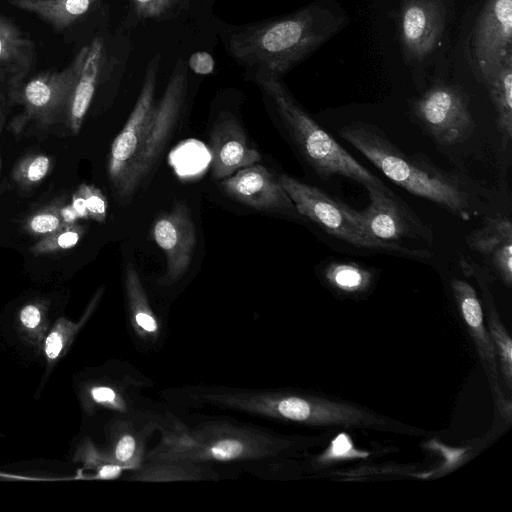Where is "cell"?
<instances>
[{"instance_id": "e575fe53", "label": "cell", "mask_w": 512, "mask_h": 512, "mask_svg": "<svg viewBox=\"0 0 512 512\" xmlns=\"http://www.w3.org/2000/svg\"><path fill=\"white\" fill-rule=\"evenodd\" d=\"M77 191L84 198L88 217L97 222H104L107 215L108 202L102 191L90 184H81Z\"/></svg>"}, {"instance_id": "9c48e42d", "label": "cell", "mask_w": 512, "mask_h": 512, "mask_svg": "<svg viewBox=\"0 0 512 512\" xmlns=\"http://www.w3.org/2000/svg\"><path fill=\"white\" fill-rule=\"evenodd\" d=\"M411 112L423 130L442 146L466 140L475 128L468 97L456 85H433L412 101Z\"/></svg>"}, {"instance_id": "ffe728a7", "label": "cell", "mask_w": 512, "mask_h": 512, "mask_svg": "<svg viewBox=\"0 0 512 512\" xmlns=\"http://www.w3.org/2000/svg\"><path fill=\"white\" fill-rule=\"evenodd\" d=\"M123 284L133 331L139 338L155 342L159 336V322L150 305L139 273L131 261L124 267Z\"/></svg>"}, {"instance_id": "7c38bea8", "label": "cell", "mask_w": 512, "mask_h": 512, "mask_svg": "<svg viewBox=\"0 0 512 512\" xmlns=\"http://www.w3.org/2000/svg\"><path fill=\"white\" fill-rule=\"evenodd\" d=\"M447 23L443 0H404L398 13V34L404 58L420 63L441 41Z\"/></svg>"}, {"instance_id": "7402d4cb", "label": "cell", "mask_w": 512, "mask_h": 512, "mask_svg": "<svg viewBox=\"0 0 512 512\" xmlns=\"http://www.w3.org/2000/svg\"><path fill=\"white\" fill-rule=\"evenodd\" d=\"M128 480L139 482L217 481L219 475L210 463L184 460L145 461Z\"/></svg>"}, {"instance_id": "603a6c76", "label": "cell", "mask_w": 512, "mask_h": 512, "mask_svg": "<svg viewBox=\"0 0 512 512\" xmlns=\"http://www.w3.org/2000/svg\"><path fill=\"white\" fill-rule=\"evenodd\" d=\"M99 0H7L13 7L34 14L61 32L84 17Z\"/></svg>"}, {"instance_id": "7a4b0ae2", "label": "cell", "mask_w": 512, "mask_h": 512, "mask_svg": "<svg viewBox=\"0 0 512 512\" xmlns=\"http://www.w3.org/2000/svg\"><path fill=\"white\" fill-rule=\"evenodd\" d=\"M349 22L329 0H318L290 14L233 34L229 50L241 62L277 76L305 60Z\"/></svg>"}, {"instance_id": "4fadbf2b", "label": "cell", "mask_w": 512, "mask_h": 512, "mask_svg": "<svg viewBox=\"0 0 512 512\" xmlns=\"http://www.w3.org/2000/svg\"><path fill=\"white\" fill-rule=\"evenodd\" d=\"M152 236L166 258V271L159 284L172 285L189 268L196 246L195 226L188 207L179 201L170 211L159 215L153 224Z\"/></svg>"}, {"instance_id": "d6986e66", "label": "cell", "mask_w": 512, "mask_h": 512, "mask_svg": "<svg viewBox=\"0 0 512 512\" xmlns=\"http://www.w3.org/2000/svg\"><path fill=\"white\" fill-rule=\"evenodd\" d=\"M105 47L100 37L87 45V52L73 86L65 126L74 135L82 128L93 100L104 63Z\"/></svg>"}, {"instance_id": "277c9868", "label": "cell", "mask_w": 512, "mask_h": 512, "mask_svg": "<svg viewBox=\"0 0 512 512\" xmlns=\"http://www.w3.org/2000/svg\"><path fill=\"white\" fill-rule=\"evenodd\" d=\"M339 135L387 178L408 192L463 220H469L476 214L474 195L464 181L424 157L404 153L379 127L355 121L340 128Z\"/></svg>"}, {"instance_id": "cb8c5ba5", "label": "cell", "mask_w": 512, "mask_h": 512, "mask_svg": "<svg viewBox=\"0 0 512 512\" xmlns=\"http://www.w3.org/2000/svg\"><path fill=\"white\" fill-rule=\"evenodd\" d=\"M103 292L104 287L102 286L95 292L78 321H71L66 317H60L50 326L41 347L48 373L64 356L76 335L88 322L96 310Z\"/></svg>"}, {"instance_id": "5b68a950", "label": "cell", "mask_w": 512, "mask_h": 512, "mask_svg": "<svg viewBox=\"0 0 512 512\" xmlns=\"http://www.w3.org/2000/svg\"><path fill=\"white\" fill-rule=\"evenodd\" d=\"M239 407L245 414L311 427L411 431L410 427L369 409L293 390L245 389Z\"/></svg>"}, {"instance_id": "74e56055", "label": "cell", "mask_w": 512, "mask_h": 512, "mask_svg": "<svg viewBox=\"0 0 512 512\" xmlns=\"http://www.w3.org/2000/svg\"><path fill=\"white\" fill-rule=\"evenodd\" d=\"M70 205H71L73 211L75 212V214L77 215L78 219L89 218L84 198L77 190L72 195V200H71Z\"/></svg>"}, {"instance_id": "d4e9b609", "label": "cell", "mask_w": 512, "mask_h": 512, "mask_svg": "<svg viewBox=\"0 0 512 512\" xmlns=\"http://www.w3.org/2000/svg\"><path fill=\"white\" fill-rule=\"evenodd\" d=\"M132 376L122 381H96L85 385L81 391V403L87 412L107 409L119 413L132 410V388L140 386Z\"/></svg>"}, {"instance_id": "2e32d148", "label": "cell", "mask_w": 512, "mask_h": 512, "mask_svg": "<svg viewBox=\"0 0 512 512\" xmlns=\"http://www.w3.org/2000/svg\"><path fill=\"white\" fill-rule=\"evenodd\" d=\"M210 149L212 175L219 180L261 161V154L249 145L241 124L229 112L217 118L211 133Z\"/></svg>"}, {"instance_id": "8fae6325", "label": "cell", "mask_w": 512, "mask_h": 512, "mask_svg": "<svg viewBox=\"0 0 512 512\" xmlns=\"http://www.w3.org/2000/svg\"><path fill=\"white\" fill-rule=\"evenodd\" d=\"M468 58L481 83L512 58V0H486L469 36Z\"/></svg>"}, {"instance_id": "52a82bcc", "label": "cell", "mask_w": 512, "mask_h": 512, "mask_svg": "<svg viewBox=\"0 0 512 512\" xmlns=\"http://www.w3.org/2000/svg\"><path fill=\"white\" fill-rule=\"evenodd\" d=\"M278 180L299 215L318 225L327 234L360 249L411 258L431 257L428 250L414 249L372 237L353 217L351 207L332 198L316 186L284 173L278 176Z\"/></svg>"}, {"instance_id": "d590c367", "label": "cell", "mask_w": 512, "mask_h": 512, "mask_svg": "<svg viewBox=\"0 0 512 512\" xmlns=\"http://www.w3.org/2000/svg\"><path fill=\"white\" fill-rule=\"evenodd\" d=\"M136 15L143 19L160 18L173 9L177 0H130Z\"/></svg>"}, {"instance_id": "484cf974", "label": "cell", "mask_w": 512, "mask_h": 512, "mask_svg": "<svg viewBox=\"0 0 512 512\" xmlns=\"http://www.w3.org/2000/svg\"><path fill=\"white\" fill-rule=\"evenodd\" d=\"M483 84L496 112V124L505 148L512 140V58L506 60Z\"/></svg>"}, {"instance_id": "83f0119b", "label": "cell", "mask_w": 512, "mask_h": 512, "mask_svg": "<svg viewBox=\"0 0 512 512\" xmlns=\"http://www.w3.org/2000/svg\"><path fill=\"white\" fill-rule=\"evenodd\" d=\"M49 304L44 299H36L24 304L16 317L17 330L29 344L41 349L50 328Z\"/></svg>"}, {"instance_id": "30bf717a", "label": "cell", "mask_w": 512, "mask_h": 512, "mask_svg": "<svg viewBox=\"0 0 512 512\" xmlns=\"http://www.w3.org/2000/svg\"><path fill=\"white\" fill-rule=\"evenodd\" d=\"M366 190L368 206L363 210L351 208V214L368 234L391 243L408 239L433 243L432 230L386 185Z\"/></svg>"}, {"instance_id": "d6a6232c", "label": "cell", "mask_w": 512, "mask_h": 512, "mask_svg": "<svg viewBox=\"0 0 512 512\" xmlns=\"http://www.w3.org/2000/svg\"><path fill=\"white\" fill-rule=\"evenodd\" d=\"M62 200L56 199L28 216L24 222V231L33 237L42 238L65 225L60 214Z\"/></svg>"}, {"instance_id": "44dd1931", "label": "cell", "mask_w": 512, "mask_h": 512, "mask_svg": "<svg viewBox=\"0 0 512 512\" xmlns=\"http://www.w3.org/2000/svg\"><path fill=\"white\" fill-rule=\"evenodd\" d=\"M149 427L138 428L130 419H117L109 430L106 454L125 470L138 469L145 461V444Z\"/></svg>"}, {"instance_id": "ba28073f", "label": "cell", "mask_w": 512, "mask_h": 512, "mask_svg": "<svg viewBox=\"0 0 512 512\" xmlns=\"http://www.w3.org/2000/svg\"><path fill=\"white\" fill-rule=\"evenodd\" d=\"M87 45L82 47L67 67L44 71L8 89L9 101L22 106L10 122V129L20 133L30 123L50 128L66 122L73 86L82 67Z\"/></svg>"}, {"instance_id": "9a60e30c", "label": "cell", "mask_w": 512, "mask_h": 512, "mask_svg": "<svg viewBox=\"0 0 512 512\" xmlns=\"http://www.w3.org/2000/svg\"><path fill=\"white\" fill-rule=\"evenodd\" d=\"M221 188L230 198L256 210L299 215L278 178L261 164L236 171L221 180Z\"/></svg>"}, {"instance_id": "f546056e", "label": "cell", "mask_w": 512, "mask_h": 512, "mask_svg": "<svg viewBox=\"0 0 512 512\" xmlns=\"http://www.w3.org/2000/svg\"><path fill=\"white\" fill-rule=\"evenodd\" d=\"M86 227L78 223L65 224L40 238L30 249L35 256L57 254L74 248L82 239Z\"/></svg>"}, {"instance_id": "836d02e7", "label": "cell", "mask_w": 512, "mask_h": 512, "mask_svg": "<svg viewBox=\"0 0 512 512\" xmlns=\"http://www.w3.org/2000/svg\"><path fill=\"white\" fill-rule=\"evenodd\" d=\"M369 452L357 449L350 436L346 433H340L330 443L329 447L316 458V464L319 467L331 464L333 462L367 458Z\"/></svg>"}, {"instance_id": "e0dca14e", "label": "cell", "mask_w": 512, "mask_h": 512, "mask_svg": "<svg viewBox=\"0 0 512 512\" xmlns=\"http://www.w3.org/2000/svg\"><path fill=\"white\" fill-rule=\"evenodd\" d=\"M468 247L480 254L506 286L512 284V224L503 216L489 217L466 238Z\"/></svg>"}, {"instance_id": "1f68e13d", "label": "cell", "mask_w": 512, "mask_h": 512, "mask_svg": "<svg viewBox=\"0 0 512 512\" xmlns=\"http://www.w3.org/2000/svg\"><path fill=\"white\" fill-rule=\"evenodd\" d=\"M51 158L42 153L31 154L22 158L13 169V181L21 189H31L40 184L49 174Z\"/></svg>"}, {"instance_id": "6da1fadb", "label": "cell", "mask_w": 512, "mask_h": 512, "mask_svg": "<svg viewBox=\"0 0 512 512\" xmlns=\"http://www.w3.org/2000/svg\"><path fill=\"white\" fill-rule=\"evenodd\" d=\"M160 56L147 65L137 101L123 128L114 138L107 174L116 197H132L154 170L180 118L187 88L186 70L180 60L161 98L155 100Z\"/></svg>"}, {"instance_id": "3957f363", "label": "cell", "mask_w": 512, "mask_h": 512, "mask_svg": "<svg viewBox=\"0 0 512 512\" xmlns=\"http://www.w3.org/2000/svg\"><path fill=\"white\" fill-rule=\"evenodd\" d=\"M159 430L160 439L145 461L263 462L286 456L301 442L295 437L227 420L187 426L171 419Z\"/></svg>"}, {"instance_id": "f35d334b", "label": "cell", "mask_w": 512, "mask_h": 512, "mask_svg": "<svg viewBox=\"0 0 512 512\" xmlns=\"http://www.w3.org/2000/svg\"><path fill=\"white\" fill-rule=\"evenodd\" d=\"M6 112H7V101L6 98L0 93V136L2 133V129L6 120ZM0 170H1V161H0Z\"/></svg>"}, {"instance_id": "4316f807", "label": "cell", "mask_w": 512, "mask_h": 512, "mask_svg": "<svg viewBox=\"0 0 512 512\" xmlns=\"http://www.w3.org/2000/svg\"><path fill=\"white\" fill-rule=\"evenodd\" d=\"M323 277L331 288L339 292L360 294L371 287L375 273L359 263L336 260L325 265Z\"/></svg>"}, {"instance_id": "ac0fdd59", "label": "cell", "mask_w": 512, "mask_h": 512, "mask_svg": "<svg viewBox=\"0 0 512 512\" xmlns=\"http://www.w3.org/2000/svg\"><path fill=\"white\" fill-rule=\"evenodd\" d=\"M34 42L6 15L0 14V82L8 89L23 82L34 66Z\"/></svg>"}, {"instance_id": "8992f818", "label": "cell", "mask_w": 512, "mask_h": 512, "mask_svg": "<svg viewBox=\"0 0 512 512\" xmlns=\"http://www.w3.org/2000/svg\"><path fill=\"white\" fill-rule=\"evenodd\" d=\"M257 80L272 99L302 157L319 176L329 178L341 175L362 184L366 189L385 186L312 119L292 97L279 76L260 69Z\"/></svg>"}, {"instance_id": "f1b7e54d", "label": "cell", "mask_w": 512, "mask_h": 512, "mask_svg": "<svg viewBox=\"0 0 512 512\" xmlns=\"http://www.w3.org/2000/svg\"><path fill=\"white\" fill-rule=\"evenodd\" d=\"M487 307H489L488 319V332L494 349L496 352L497 361L500 366V371L503 376L506 387L509 391L512 390V340L502 324L497 311L493 305L490 293H488L489 301L483 293Z\"/></svg>"}, {"instance_id": "4dcf8cb0", "label": "cell", "mask_w": 512, "mask_h": 512, "mask_svg": "<svg viewBox=\"0 0 512 512\" xmlns=\"http://www.w3.org/2000/svg\"><path fill=\"white\" fill-rule=\"evenodd\" d=\"M75 459L87 469L95 472L97 479H116L123 471V467L116 464L104 450H100L90 440L86 439L78 447Z\"/></svg>"}, {"instance_id": "5bb4252c", "label": "cell", "mask_w": 512, "mask_h": 512, "mask_svg": "<svg viewBox=\"0 0 512 512\" xmlns=\"http://www.w3.org/2000/svg\"><path fill=\"white\" fill-rule=\"evenodd\" d=\"M451 289L460 315L472 337L481 363L489 379L493 398L503 417L510 419L511 402L500 386L498 361L494 345L483 321V311L474 288L466 281L453 279Z\"/></svg>"}, {"instance_id": "8d00e7d4", "label": "cell", "mask_w": 512, "mask_h": 512, "mask_svg": "<svg viewBox=\"0 0 512 512\" xmlns=\"http://www.w3.org/2000/svg\"><path fill=\"white\" fill-rule=\"evenodd\" d=\"M188 65L196 74L208 75L214 71L215 62L211 54L199 51L190 56Z\"/></svg>"}]
</instances>
